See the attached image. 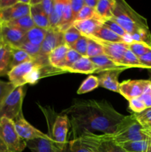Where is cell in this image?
<instances>
[{
  "mask_svg": "<svg viewBox=\"0 0 151 152\" xmlns=\"http://www.w3.org/2000/svg\"><path fill=\"white\" fill-rule=\"evenodd\" d=\"M62 114L68 116L74 139L86 132L112 134L125 117L106 100L75 101Z\"/></svg>",
  "mask_w": 151,
  "mask_h": 152,
  "instance_id": "obj_1",
  "label": "cell"
},
{
  "mask_svg": "<svg viewBox=\"0 0 151 152\" xmlns=\"http://www.w3.org/2000/svg\"><path fill=\"white\" fill-rule=\"evenodd\" d=\"M111 19L130 35L150 31L147 19L135 11L124 0H115Z\"/></svg>",
  "mask_w": 151,
  "mask_h": 152,
  "instance_id": "obj_2",
  "label": "cell"
},
{
  "mask_svg": "<svg viewBox=\"0 0 151 152\" xmlns=\"http://www.w3.org/2000/svg\"><path fill=\"white\" fill-rule=\"evenodd\" d=\"M144 130V126L139 123L133 114L125 116L111 137L118 145L127 142L150 140Z\"/></svg>",
  "mask_w": 151,
  "mask_h": 152,
  "instance_id": "obj_3",
  "label": "cell"
},
{
  "mask_svg": "<svg viewBox=\"0 0 151 152\" xmlns=\"http://www.w3.org/2000/svg\"><path fill=\"white\" fill-rule=\"evenodd\" d=\"M76 138L91 152H126L113 140L111 134H97L86 132Z\"/></svg>",
  "mask_w": 151,
  "mask_h": 152,
  "instance_id": "obj_4",
  "label": "cell"
},
{
  "mask_svg": "<svg viewBox=\"0 0 151 152\" xmlns=\"http://www.w3.org/2000/svg\"><path fill=\"white\" fill-rule=\"evenodd\" d=\"M0 139L8 152H22L27 147V142L19 136L13 120L7 118L0 120Z\"/></svg>",
  "mask_w": 151,
  "mask_h": 152,
  "instance_id": "obj_5",
  "label": "cell"
},
{
  "mask_svg": "<svg viewBox=\"0 0 151 152\" xmlns=\"http://www.w3.org/2000/svg\"><path fill=\"white\" fill-rule=\"evenodd\" d=\"M25 92L24 86L17 87L0 104V120L7 118L14 120L22 113Z\"/></svg>",
  "mask_w": 151,
  "mask_h": 152,
  "instance_id": "obj_6",
  "label": "cell"
},
{
  "mask_svg": "<svg viewBox=\"0 0 151 152\" xmlns=\"http://www.w3.org/2000/svg\"><path fill=\"white\" fill-rule=\"evenodd\" d=\"M49 62H44L38 59H33L30 62H24L15 66L7 74L10 83L16 88L24 86L27 84V80L33 70L41 65H47Z\"/></svg>",
  "mask_w": 151,
  "mask_h": 152,
  "instance_id": "obj_7",
  "label": "cell"
},
{
  "mask_svg": "<svg viewBox=\"0 0 151 152\" xmlns=\"http://www.w3.org/2000/svg\"><path fill=\"white\" fill-rule=\"evenodd\" d=\"M151 85L149 80H128L119 84L118 93L127 100L140 97Z\"/></svg>",
  "mask_w": 151,
  "mask_h": 152,
  "instance_id": "obj_8",
  "label": "cell"
},
{
  "mask_svg": "<svg viewBox=\"0 0 151 152\" xmlns=\"http://www.w3.org/2000/svg\"><path fill=\"white\" fill-rule=\"evenodd\" d=\"M63 33L58 29H52L50 28L47 30V34L45 36L42 44L40 48L39 56L38 57L43 58V59H48V55L53 50L56 48L65 45Z\"/></svg>",
  "mask_w": 151,
  "mask_h": 152,
  "instance_id": "obj_9",
  "label": "cell"
},
{
  "mask_svg": "<svg viewBox=\"0 0 151 152\" xmlns=\"http://www.w3.org/2000/svg\"><path fill=\"white\" fill-rule=\"evenodd\" d=\"M86 37L91 38L97 42L99 44H100L102 46L104 54L108 56L110 59H112L117 65L124 67L122 65V59L124 53L128 48L127 44H125V43H113L102 41V40L98 39L92 37V36H88V37Z\"/></svg>",
  "mask_w": 151,
  "mask_h": 152,
  "instance_id": "obj_10",
  "label": "cell"
},
{
  "mask_svg": "<svg viewBox=\"0 0 151 152\" xmlns=\"http://www.w3.org/2000/svg\"><path fill=\"white\" fill-rule=\"evenodd\" d=\"M13 123H14L15 129L19 136L26 142L32 140L38 139V138L46 137L47 135L31 126L25 120L22 113L17 118L13 120Z\"/></svg>",
  "mask_w": 151,
  "mask_h": 152,
  "instance_id": "obj_11",
  "label": "cell"
},
{
  "mask_svg": "<svg viewBox=\"0 0 151 152\" xmlns=\"http://www.w3.org/2000/svg\"><path fill=\"white\" fill-rule=\"evenodd\" d=\"M69 125L68 116L64 114L58 116L53 123L50 137L60 148H63L67 142V135Z\"/></svg>",
  "mask_w": 151,
  "mask_h": 152,
  "instance_id": "obj_12",
  "label": "cell"
},
{
  "mask_svg": "<svg viewBox=\"0 0 151 152\" xmlns=\"http://www.w3.org/2000/svg\"><path fill=\"white\" fill-rule=\"evenodd\" d=\"M26 32L15 27L2 24L0 40L4 45L18 48L24 41Z\"/></svg>",
  "mask_w": 151,
  "mask_h": 152,
  "instance_id": "obj_13",
  "label": "cell"
},
{
  "mask_svg": "<svg viewBox=\"0 0 151 152\" xmlns=\"http://www.w3.org/2000/svg\"><path fill=\"white\" fill-rule=\"evenodd\" d=\"M30 6L18 1L16 4L7 8L0 10V20L1 23H7L19 18L30 15Z\"/></svg>",
  "mask_w": 151,
  "mask_h": 152,
  "instance_id": "obj_14",
  "label": "cell"
},
{
  "mask_svg": "<svg viewBox=\"0 0 151 152\" xmlns=\"http://www.w3.org/2000/svg\"><path fill=\"white\" fill-rule=\"evenodd\" d=\"M27 147L31 152H62V148L55 143L50 135L44 138L27 141Z\"/></svg>",
  "mask_w": 151,
  "mask_h": 152,
  "instance_id": "obj_15",
  "label": "cell"
},
{
  "mask_svg": "<svg viewBox=\"0 0 151 152\" xmlns=\"http://www.w3.org/2000/svg\"><path fill=\"white\" fill-rule=\"evenodd\" d=\"M102 25L103 21L96 16L86 20L76 21L73 23V25L84 37L93 35Z\"/></svg>",
  "mask_w": 151,
  "mask_h": 152,
  "instance_id": "obj_16",
  "label": "cell"
},
{
  "mask_svg": "<svg viewBox=\"0 0 151 152\" xmlns=\"http://www.w3.org/2000/svg\"><path fill=\"white\" fill-rule=\"evenodd\" d=\"M121 72V71H110L101 73L99 77H98L99 86L118 93L120 83H118V77Z\"/></svg>",
  "mask_w": 151,
  "mask_h": 152,
  "instance_id": "obj_17",
  "label": "cell"
},
{
  "mask_svg": "<svg viewBox=\"0 0 151 152\" xmlns=\"http://www.w3.org/2000/svg\"><path fill=\"white\" fill-rule=\"evenodd\" d=\"M93 64L98 68V73H102L105 71H121L127 69L125 67L120 66L110 59L106 55L102 54L96 57L90 58Z\"/></svg>",
  "mask_w": 151,
  "mask_h": 152,
  "instance_id": "obj_18",
  "label": "cell"
},
{
  "mask_svg": "<svg viewBox=\"0 0 151 152\" xmlns=\"http://www.w3.org/2000/svg\"><path fill=\"white\" fill-rule=\"evenodd\" d=\"M67 72L80 73V74H92L98 73V68L92 62L87 56H81L75 64L68 68Z\"/></svg>",
  "mask_w": 151,
  "mask_h": 152,
  "instance_id": "obj_19",
  "label": "cell"
},
{
  "mask_svg": "<svg viewBox=\"0 0 151 152\" xmlns=\"http://www.w3.org/2000/svg\"><path fill=\"white\" fill-rule=\"evenodd\" d=\"M30 15L33 22L36 27L45 30L50 29V26L49 18L43 11L40 4L30 6Z\"/></svg>",
  "mask_w": 151,
  "mask_h": 152,
  "instance_id": "obj_20",
  "label": "cell"
},
{
  "mask_svg": "<svg viewBox=\"0 0 151 152\" xmlns=\"http://www.w3.org/2000/svg\"><path fill=\"white\" fill-rule=\"evenodd\" d=\"M70 48L66 45H62L52 50L48 55L49 63L53 68L60 69L64 63L67 53Z\"/></svg>",
  "mask_w": 151,
  "mask_h": 152,
  "instance_id": "obj_21",
  "label": "cell"
},
{
  "mask_svg": "<svg viewBox=\"0 0 151 152\" xmlns=\"http://www.w3.org/2000/svg\"><path fill=\"white\" fill-rule=\"evenodd\" d=\"M115 0H99L95 8V15L102 21L112 18Z\"/></svg>",
  "mask_w": 151,
  "mask_h": 152,
  "instance_id": "obj_22",
  "label": "cell"
},
{
  "mask_svg": "<svg viewBox=\"0 0 151 152\" xmlns=\"http://www.w3.org/2000/svg\"><path fill=\"white\" fill-rule=\"evenodd\" d=\"M92 37L98 39L102 40V41L109 42L113 43H125V40L124 38L118 36V34L113 32L111 30L107 28L104 25H102L97 31L95 32Z\"/></svg>",
  "mask_w": 151,
  "mask_h": 152,
  "instance_id": "obj_23",
  "label": "cell"
},
{
  "mask_svg": "<svg viewBox=\"0 0 151 152\" xmlns=\"http://www.w3.org/2000/svg\"><path fill=\"white\" fill-rule=\"evenodd\" d=\"M10 47L7 45H3L0 47V77L7 75L10 71Z\"/></svg>",
  "mask_w": 151,
  "mask_h": 152,
  "instance_id": "obj_24",
  "label": "cell"
},
{
  "mask_svg": "<svg viewBox=\"0 0 151 152\" xmlns=\"http://www.w3.org/2000/svg\"><path fill=\"white\" fill-rule=\"evenodd\" d=\"M47 31V30L42 29V28L35 26L26 33L24 41L29 42L36 45L41 46L44 38H45Z\"/></svg>",
  "mask_w": 151,
  "mask_h": 152,
  "instance_id": "obj_25",
  "label": "cell"
},
{
  "mask_svg": "<svg viewBox=\"0 0 151 152\" xmlns=\"http://www.w3.org/2000/svg\"><path fill=\"white\" fill-rule=\"evenodd\" d=\"M11 51V62H10V70L15 66L20 65L26 62L33 60V58L30 56L25 50L19 48L10 47Z\"/></svg>",
  "mask_w": 151,
  "mask_h": 152,
  "instance_id": "obj_26",
  "label": "cell"
},
{
  "mask_svg": "<svg viewBox=\"0 0 151 152\" xmlns=\"http://www.w3.org/2000/svg\"><path fill=\"white\" fill-rule=\"evenodd\" d=\"M150 140L134 141L119 144V146L126 152H149Z\"/></svg>",
  "mask_w": 151,
  "mask_h": 152,
  "instance_id": "obj_27",
  "label": "cell"
},
{
  "mask_svg": "<svg viewBox=\"0 0 151 152\" xmlns=\"http://www.w3.org/2000/svg\"><path fill=\"white\" fill-rule=\"evenodd\" d=\"M3 24H5V25H10V26L17 28L26 33L35 27V25H34L33 22L30 15H28V16H24V17L16 19V20H13L11 21V22Z\"/></svg>",
  "mask_w": 151,
  "mask_h": 152,
  "instance_id": "obj_28",
  "label": "cell"
},
{
  "mask_svg": "<svg viewBox=\"0 0 151 152\" xmlns=\"http://www.w3.org/2000/svg\"><path fill=\"white\" fill-rule=\"evenodd\" d=\"M99 86V78L93 75H90L81 84L80 87L77 91L78 94L87 93L93 91Z\"/></svg>",
  "mask_w": 151,
  "mask_h": 152,
  "instance_id": "obj_29",
  "label": "cell"
},
{
  "mask_svg": "<svg viewBox=\"0 0 151 152\" xmlns=\"http://www.w3.org/2000/svg\"><path fill=\"white\" fill-rule=\"evenodd\" d=\"M122 65L125 68H144L143 65L141 64L139 57L136 56L129 48L124 53L122 59Z\"/></svg>",
  "mask_w": 151,
  "mask_h": 152,
  "instance_id": "obj_30",
  "label": "cell"
},
{
  "mask_svg": "<svg viewBox=\"0 0 151 152\" xmlns=\"http://www.w3.org/2000/svg\"><path fill=\"white\" fill-rule=\"evenodd\" d=\"M63 36L65 45L70 48L81 37V34L73 25H71L69 28L64 31Z\"/></svg>",
  "mask_w": 151,
  "mask_h": 152,
  "instance_id": "obj_31",
  "label": "cell"
},
{
  "mask_svg": "<svg viewBox=\"0 0 151 152\" xmlns=\"http://www.w3.org/2000/svg\"><path fill=\"white\" fill-rule=\"evenodd\" d=\"M62 152H91L85 145H83L78 139L67 141L66 144L62 148Z\"/></svg>",
  "mask_w": 151,
  "mask_h": 152,
  "instance_id": "obj_32",
  "label": "cell"
},
{
  "mask_svg": "<svg viewBox=\"0 0 151 152\" xmlns=\"http://www.w3.org/2000/svg\"><path fill=\"white\" fill-rule=\"evenodd\" d=\"M127 48L138 57H140L147 52L151 51L150 46L139 42H131L127 44Z\"/></svg>",
  "mask_w": 151,
  "mask_h": 152,
  "instance_id": "obj_33",
  "label": "cell"
},
{
  "mask_svg": "<svg viewBox=\"0 0 151 152\" xmlns=\"http://www.w3.org/2000/svg\"><path fill=\"white\" fill-rule=\"evenodd\" d=\"M81 57V55L79 53H77L76 50H74L73 49L69 48L68 53H67L66 57H65V61H64V63L62 65L61 70H62L65 72H67L68 68H70L73 64H75L80 58Z\"/></svg>",
  "mask_w": 151,
  "mask_h": 152,
  "instance_id": "obj_34",
  "label": "cell"
},
{
  "mask_svg": "<svg viewBox=\"0 0 151 152\" xmlns=\"http://www.w3.org/2000/svg\"><path fill=\"white\" fill-rule=\"evenodd\" d=\"M88 46H87V56L89 58L96 57L104 54V50L102 46L91 38H88Z\"/></svg>",
  "mask_w": 151,
  "mask_h": 152,
  "instance_id": "obj_35",
  "label": "cell"
},
{
  "mask_svg": "<svg viewBox=\"0 0 151 152\" xmlns=\"http://www.w3.org/2000/svg\"><path fill=\"white\" fill-rule=\"evenodd\" d=\"M87 46H88V39L84 36L81 35V37L77 40L76 42L70 48L73 49L81 56H87Z\"/></svg>",
  "mask_w": 151,
  "mask_h": 152,
  "instance_id": "obj_36",
  "label": "cell"
},
{
  "mask_svg": "<svg viewBox=\"0 0 151 152\" xmlns=\"http://www.w3.org/2000/svg\"><path fill=\"white\" fill-rule=\"evenodd\" d=\"M18 48L25 50L30 56H32L34 59H36L39 56L40 50H41L40 46L36 45H33L27 41H24Z\"/></svg>",
  "mask_w": 151,
  "mask_h": 152,
  "instance_id": "obj_37",
  "label": "cell"
},
{
  "mask_svg": "<svg viewBox=\"0 0 151 152\" xmlns=\"http://www.w3.org/2000/svg\"><path fill=\"white\" fill-rule=\"evenodd\" d=\"M103 25L105 26H106L107 28H109L110 30L114 32L115 34H118V36L121 37L122 38H125L128 34L118 25L117 22H115V21L113 20L112 19H106V20L103 21Z\"/></svg>",
  "mask_w": 151,
  "mask_h": 152,
  "instance_id": "obj_38",
  "label": "cell"
},
{
  "mask_svg": "<svg viewBox=\"0 0 151 152\" xmlns=\"http://www.w3.org/2000/svg\"><path fill=\"white\" fill-rule=\"evenodd\" d=\"M15 88L16 87L10 82L7 83L0 80V104Z\"/></svg>",
  "mask_w": 151,
  "mask_h": 152,
  "instance_id": "obj_39",
  "label": "cell"
},
{
  "mask_svg": "<svg viewBox=\"0 0 151 152\" xmlns=\"http://www.w3.org/2000/svg\"><path fill=\"white\" fill-rule=\"evenodd\" d=\"M129 107L134 114H140L147 109L144 102L140 97L133 98L129 100Z\"/></svg>",
  "mask_w": 151,
  "mask_h": 152,
  "instance_id": "obj_40",
  "label": "cell"
},
{
  "mask_svg": "<svg viewBox=\"0 0 151 152\" xmlns=\"http://www.w3.org/2000/svg\"><path fill=\"white\" fill-rule=\"evenodd\" d=\"M95 10L84 5L81 10L78 13V14L74 18V22L76 21H83L86 19H90V18L95 16Z\"/></svg>",
  "mask_w": 151,
  "mask_h": 152,
  "instance_id": "obj_41",
  "label": "cell"
},
{
  "mask_svg": "<svg viewBox=\"0 0 151 152\" xmlns=\"http://www.w3.org/2000/svg\"><path fill=\"white\" fill-rule=\"evenodd\" d=\"M134 115L139 123L144 126L151 119V108H147L140 114H134Z\"/></svg>",
  "mask_w": 151,
  "mask_h": 152,
  "instance_id": "obj_42",
  "label": "cell"
},
{
  "mask_svg": "<svg viewBox=\"0 0 151 152\" xmlns=\"http://www.w3.org/2000/svg\"><path fill=\"white\" fill-rule=\"evenodd\" d=\"M40 5L43 11L49 18L54 9V0H41Z\"/></svg>",
  "mask_w": 151,
  "mask_h": 152,
  "instance_id": "obj_43",
  "label": "cell"
},
{
  "mask_svg": "<svg viewBox=\"0 0 151 152\" xmlns=\"http://www.w3.org/2000/svg\"><path fill=\"white\" fill-rule=\"evenodd\" d=\"M69 2L72 9L73 17L75 18V16L84 6V0H69Z\"/></svg>",
  "mask_w": 151,
  "mask_h": 152,
  "instance_id": "obj_44",
  "label": "cell"
},
{
  "mask_svg": "<svg viewBox=\"0 0 151 152\" xmlns=\"http://www.w3.org/2000/svg\"><path fill=\"white\" fill-rule=\"evenodd\" d=\"M67 0H54V11L62 19Z\"/></svg>",
  "mask_w": 151,
  "mask_h": 152,
  "instance_id": "obj_45",
  "label": "cell"
},
{
  "mask_svg": "<svg viewBox=\"0 0 151 152\" xmlns=\"http://www.w3.org/2000/svg\"><path fill=\"white\" fill-rule=\"evenodd\" d=\"M141 64L143 65L144 68L151 69V51L147 52L143 56L139 57Z\"/></svg>",
  "mask_w": 151,
  "mask_h": 152,
  "instance_id": "obj_46",
  "label": "cell"
},
{
  "mask_svg": "<svg viewBox=\"0 0 151 152\" xmlns=\"http://www.w3.org/2000/svg\"><path fill=\"white\" fill-rule=\"evenodd\" d=\"M140 98L144 102L145 105L147 107V109L151 108V85L145 91L144 93L140 96Z\"/></svg>",
  "mask_w": 151,
  "mask_h": 152,
  "instance_id": "obj_47",
  "label": "cell"
},
{
  "mask_svg": "<svg viewBox=\"0 0 151 152\" xmlns=\"http://www.w3.org/2000/svg\"><path fill=\"white\" fill-rule=\"evenodd\" d=\"M19 0H0V10L7 8L14 5Z\"/></svg>",
  "mask_w": 151,
  "mask_h": 152,
  "instance_id": "obj_48",
  "label": "cell"
},
{
  "mask_svg": "<svg viewBox=\"0 0 151 152\" xmlns=\"http://www.w3.org/2000/svg\"><path fill=\"white\" fill-rule=\"evenodd\" d=\"M99 0H84V5L95 10Z\"/></svg>",
  "mask_w": 151,
  "mask_h": 152,
  "instance_id": "obj_49",
  "label": "cell"
},
{
  "mask_svg": "<svg viewBox=\"0 0 151 152\" xmlns=\"http://www.w3.org/2000/svg\"><path fill=\"white\" fill-rule=\"evenodd\" d=\"M0 152H8L5 145H4V142H2L1 139H0Z\"/></svg>",
  "mask_w": 151,
  "mask_h": 152,
  "instance_id": "obj_50",
  "label": "cell"
},
{
  "mask_svg": "<svg viewBox=\"0 0 151 152\" xmlns=\"http://www.w3.org/2000/svg\"><path fill=\"white\" fill-rule=\"evenodd\" d=\"M41 0H30V6H35L41 4Z\"/></svg>",
  "mask_w": 151,
  "mask_h": 152,
  "instance_id": "obj_51",
  "label": "cell"
},
{
  "mask_svg": "<svg viewBox=\"0 0 151 152\" xmlns=\"http://www.w3.org/2000/svg\"><path fill=\"white\" fill-rule=\"evenodd\" d=\"M144 132H145V133H146L150 137V138L151 139V129H147V128H145Z\"/></svg>",
  "mask_w": 151,
  "mask_h": 152,
  "instance_id": "obj_52",
  "label": "cell"
},
{
  "mask_svg": "<svg viewBox=\"0 0 151 152\" xmlns=\"http://www.w3.org/2000/svg\"><path fill=\"white\" fill-rule=\"evenodd\" d=\"M148 74H149V80H150L151 81V69H148Z\"/></svg>",
  "mask_w": 151,
  "mask_h": 152,
  "instance_id": "obj_53",
  "label": "cell"
},
{
  "mask_svg": "<svg viewBox=\"0 0 151 152\" xmlns=\"http://www.w3.org/2000/svg\"><path fill=\"white\" fill-rule=\"evenodd\" d=\"M1 28H2V23H1V20H0V35H1Z\"/></svg>",
  "mask_w": 151,
  "mask_h": 152,
  "instance_id": "obj_54",
  "label": "cell"
},
{
  "mask_svg": "<svg viewBox=\"0 0 151 152\" xmlns=\"http://www.w3.org/2000/svg\"><path fill=\"white\" fill-rule=\"evenodd\" d=\"M145 128H147V129H151V124L149 125V126H147V127H145Z\"/></svg>",
  "mask_w": 151,
  "mask_h": 152,
  "instance_id": "obj_55",
  "label": "cell"
},
{
  "mask_svg": "<svg viewBox=\"0 0 151 152\" xmlns=\"http://www.w3.org/2000/svg\"><path fill=\"white\" fill-rule=\"evenodd\" d=\"M4 45V44H3V43L1 42V40H0V47H1V45Z\"/></svg>",
  "mask_w": 151,
  "mask_h": 152,
  "instance_id": "obj_56",
  "label": "cell"
},
{
  "mask_svg": "<svg viewBox=\"0 0 151 152\" xmlns=\"http://www.w3.org/2000/svg\"><path fill=\"white\" fill-rule=\"evenodd\" d=\"M149 152H151V143H150V151Z\"/></svg>",
  "mask_w": 151,
  "mask_h": 152,
  "instance_id": "obj_57",
  "label": "cell"
}]
</instances>
